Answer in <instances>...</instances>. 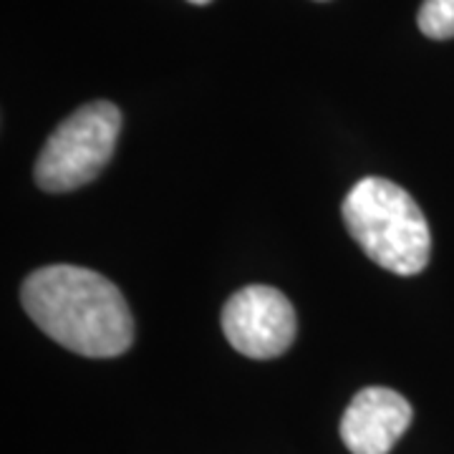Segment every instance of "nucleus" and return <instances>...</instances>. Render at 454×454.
I'll list each match as a JSON object with an SVG mask.
<instances>
[{"instance_id": "1", "label": "nucleus", "mask_w": 454, "mask_h": 454, "mask_svg": "<svg viewBox=\"0 0 454 454\" xmlns=\"http://www.w3.org/2000/svg\"><path fill=\"white\" fill-rule=\"evenodd\" d=\"M20 301L33 324L74 354L121 356L134 339L131 310L121 291L89 268H41L26 278Z\"/></svg>"}, {"instance_id": "2", "label": "nucleus", "mask_w": 454, "mask_h": 454, "mask_svg": "<svg viewBox=\"0 0 454 454\" xmlns=\"http://www.w3.org/2000/svg\"><path fill=\"white\" fill-rule=\"evenodd\" d=\"M343 223L369 258L396 276L422 273L432 255L427 217L404 187L364 177L343 200Z\"/></svg>"}, {"instance_id": "3", "label": "nucleus", "mask_w": 454, "mask_h": 454, "mask_svg": "<svg viewBox=\"0 0 454 454\" xmlns=\"http://www.w3.org/2000/svg\"><path fill=\"white\" fill-rule=\"evenodd\" d=\"M121 131L112 101H94L59 124L35 160L33 177L46 192H71L98 177L109 164Z\"/></svg>"}, {"instance_id": "4", "label": "nucleus", "mask_w": 454, "mask_h": 454, "mask_svg": "<svg viewBox=\"0 0 454 454\" xmlns=\"http://www.w3.org/2000/svg\"><path fill=\"white\" fill-rule=\"evenodd\" d=\"M223 331L243 356L276 358L293 346L295 310L278 288L247 286L225 303Z\"/></svg>"}, {"instance_id": "5", "label": "nucleus", "mask_w": 454, "mask_h": 454, "mask_svg": "<svg viewBox=\"0 0 454 454\" xmlns=\"http://www.w3.org/2000/svg\"><path fill=\"white\" fill-rule=\"evenodd\" d=\"M411 424V406L387 387L361 389L340 419V439L351 454H389Z\"/></svg>"}, {"instance_id": "6", "label": "nucleus", "mask_w": 454, "mask_h": 454, "mask_svg": "<svg viewBox=\"0 0 454 454\" xmlns=\"http://www.w3.org/2000/svg\"><path fill=\"white\" fill-rule=\"evenodd\" d=\"M419 31L427 38H454V0H424L419 8Z\"/></svg>"}, {"instance_id": "7", "label": "nucleus", "mask_w": 454, "mask_h": 454, "mask_svg": "<svg viewBox=\"0 0 454 454\" xmlns=\"http://www.w3.org/2000/svg\"><path fill=\"white\" fill-rule=\"evenodd\" d=\"M187 3H192V5H205V3H210V0H187Z\"/></svg>"}]
</instances>
